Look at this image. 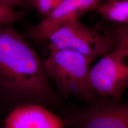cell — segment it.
Instances as JSON below:
<instances>
[{
    "mask_svg": "<svg viewBox=\"0 0 128 128\" xmlns=\"http://www.w3.org/2000/svg\"><path fill=\"white\" fill-rule=\"evenodd\" d=\"M48 78L43 60L23 37L7 26H0V90L11 110L26 104L59 106L60 98Z\"/></svg>",
    "mask_w": 128,
    "mask_h": 128,
    "instance_id": "cell-1",
    "label": "cell"
},
{
    "mask_svg": "<svg viewBox=\"0 0 128 128\" xmlns=\"http://www.w3.org/2000/svg\"><path fill=\"white\" fill-rule=\"evenodd\" d=\"M93 60L73 50L50 49L43 60L48 76L52 80L65 97H76L90 103L97 96L89 82V72Z\"/></svg>",
    "mask_w": 128,
    "mask_h": 128,
    "instance_id": "cell-2",
    "label": "cell"
},
{
    "mask_svg": "<svg viewBox=\"0 0 128 128\" xmlns=\"http://www.w3.org/2000/svg\"><path fill=\"white\" fill-rule=\"evenodd\" d=\"M50 49L73 50L92 60L115 49L111 34L104 35L81 23L72 21L56 28L47 38Z\"/></svg>",
    "mask_w": 128,
    "mask_h": 128,
    "instance_id": "cell-3",
    "label": "cell"
},
{
    "mask_svg": "<svg viewBox=\"0 0 128 128\" xmlns=\"http://www.w3.org/2000/svg\"><path fill=\"white\" fill-rule=\"evenodd\" d=\"M62 118L69 128H128V102L97 97Z\"/></svg>",
    "mask_w": 128,
    "mask_h": 128,
    "instance_id": "cell-4",
    "label": "cell"
},
{
    "mask_svg": "<svg viewBox=\"0 0 128 128\" xmlns=\"http://www.w3.org/2000/svg\"><path fill=\"white\" fill-rule=\"evenodd\" d=\"M91 87L97 97L121 100L128 87V52L115 48L102 56L89 72Z\"/></svg>",
    "mask_w": 128,
    "mask_h": 128,
    "instance_id": "cell-5",
    "label": "cell"
},
{
    "mask_svg": "<svg viewBox=\"0 0 128 128\" xmlns=\"http://www.w3.org/2000/svg\"><path fill=\"white\" fill-rule=\"evenodd\" d=\"M108 0H63L56 8L40 23L34 27L32 33L38 40H47L49 34L64 24L80 20L83 15L94 10L102 2Z\"/></svg>",
    "mask_w": 128,
    "mask_h": 128,
    "instance_id": "cell-6",
    "label": "cell"
},
{
    "mask_svg": "<svg viewBox=\"0 0 128 128\" xmlns=\"http://www.w3.org/2000/svg\"><path fill=\"white\" fill-rule=\"evenodd\" d=\"M4 128H65L62 118L48 108L36 104H26L8 112Z\"/></svg>",
    "mask_w": 128,
    "mask_h": 128,
    "instance_id": "cell-7",
    "label": "cell"
},
{
    "mask_svg": "<svg viewBox=\"0 0 128 128\" xmlns=\"http://www.w3.org/2000/svg\"><path fill=\"white\" fill-rule=\"evenodd\" d=\"M94 10L106 20L117 24H128V0H108Z\"/></svg>",
    "mask_w": 128,
    "mask_h": 128,
    "instance_id": "cell-8",
    "label": "cell"
},
{
    "mask_svg": "<svg viewBox=\"0 0 128 128\" xmlns=\"http://www.w3.org/2000/svg\"><path fill=\"white\" fill-rule=\"evenodd\" d=\"M110 34L114 40L115 48L128 52V24H117Z\"/></svg>",
    "mask_w": 128,
    "mask_h": 128,
    "instance_id": "cell-9",
    "label": "cell"
},
{
    "mask_svg": "<svg viewBox=\"0 0 128 128\" xmlns=\"http://www.w3.org/2000/svg\"><path fill=\"white\" fill-rule=\"evenodd\" d=\"M23 16V12H17L0 0V26H7L20 20Z\"/></svg>",
    "mask_w": 128,
    "mask_h": 128,
    "instance_id": "cell-10",
    "label": "cell"
},
{
    "mask_svg": "<svg viewBox=\"0 0 128 128\" xmlns=\"http://www.w3.org/2000/svg\"><path fill=\"white\" fill-rule=\"evenodd\" d=\"M63 0H33V4L40 13L47 16L60 5Z\"/></svg>",
    "mask_w": 128,
    "mask_h": 128,
    "instance_id": "cell-11",
    "label": "cell"
},
{
    "mask_svg": "<svg viewBox=\"0 0 128 128\" xmlns=\"http://www.w3.org/2000/svg\"><path fill=\"white\" fill-rule=\"evenodd\" d=\"M5 4L12 8H14L16 6H20L22 4V0H2Z\"/></svg>",
    "mask_w": 128,
    "mask_h": 128,
    "instance_id": "cell-12",
    "label": "cell"
},
{
    "mask_svg": "<svg viewBox=\"0 0 128 128\" xmlns=\"http://www.w3.org/2000/svg\"><path fill=\"white\" fill-rule=\"evenodd\" d=\"M0 128H4V126H3V122H2L0 120Z\"/></svg>",
    "mask_w": 128,
    "mask_h": 128,
    "instance_id": "cell-13",
    "label": "cell"
}]
</instances>
